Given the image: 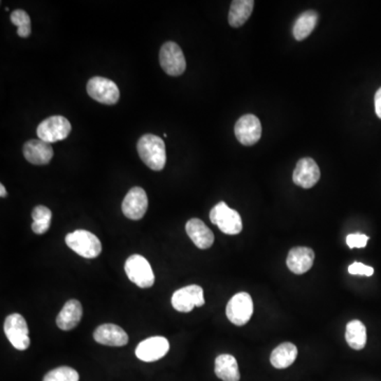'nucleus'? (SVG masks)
<instances>
[{"label": "nucleus", "instance_id": "10", "mask_svg": "<svg viewBox=\"0 0 381 381\" xmlns=\"http://www.w3.org/2000/svg\"><path fill=\"white\" fill-rule=\"evenodd\" d=\"M173 308L180 312H189L194 308H201L205 305L203 289L199 285H189L180 288L173 294Z\"/></svg>", "mask_w": 381, "mask_h": 381}, {"label": "nucleus", "instance_id": "24", "mask_svg": "<svg viewBox=\"0 0 381 381\" xmlns=\"http://www.w3.org/2000/svg\"><path fill=\"white\" fill-rule=\"evenodd\" d=\"M345 339L347 345L356 351L364 349L366 345V329L359 320H353L347 323Z\"/></svg>", "mask_w": 381, "mask_h": 381}, {"label": "nucleus", "instance_id": "11", "mask_svg": "<svg viewBox=\"0 0 381 381\" xmlns=\"http://www.w3.org/2000/svg\"><path fill=\"white\" fill-rule=\"evenodd\" d=\"M168 350H170L168 340L166 338L156 336L140 342L136 349V356L141 361L154 362L164 358L168 354Z\"/></svg>", "mask_w": 381, "mask_h": 381}, {"label": "nucleus", "instance_id": "18", "mask_svg": "<svg viewBox=\"0 0 381 381\" xmlns=\"http://www.w3.org/2000/svg\"><path fill=\"white\" fill-rule=\"evenodd\" d=\"M185 231L189 238L199 249H208L213 245L214 234L211 229L199 218H192L185 224Z\"/></svg>", "mask_w": 381, "mask_h": 381}, {"label": "nucleus", "instance_id": "3", "mask_svg": "<svg viewBox=\"0 0 381 381\" xmlns=\"http://www.w3.org/2000/svg\"><path fill=\"white\" fill-rule=\"evenodd\" d=\"M212 224H216L220 231L228 236H236L243 230L242 217L236 210L229 208L224 201L215 206L210 212Z\"/></svg>", "mask_w": 381, "mask_h": 381}, {"label": "nucleus", "instance_id": "16", "mask_svg": "<svg viewBox=\"0 0 381 381\" xmlns=\"http://www.w3.org/2000/svg\"><path fill=\"white\" fill-rule=\"evenodd\" d=\"M94 338L98 343L107 347H124L129 336L122 327L115 324H103L94 331Z\"/></svg>", "mask_w": 381, "mask_h": 381}, {"label": "nucleus", "instance_id": "27", "mask_svg": "<svg viewBox=\"0 0 381 381\" xmlns=\"http://www.w3.org/2000/svg\"><path fill=\"white\" fill-rule=\"evenodd\" d=\"M79 373L69 366H59L47 373L43 381H79Z\"/></svg>", "mask_w": 381, "mask_h": 381}, {"label": "nucleus", "instance_id": "8", "mask_svg": "<svg viewBox=\"0 0 381 381\" xmlns=\"http://www.w3.org/2000/svg\"><path fill=\"white\" fill-rule=\"evenodd\" d=\"M87 94L90 98L105 105H115L120 99V90L115 82L94 76L87 83Z\"/></svg>", "mask_w": 381, "mask_h": 381}, {"label": "nucleus", "instance_id": "25", "mask_svg": "<svg viewBox=\"0 0 381 381\" xmlns=\"http://www.w3.org/2000/svg\"><path fill=\"white\" fill-rule=\"evenodd\" d=\"M32 230L34 233L44 234L50 228L52 212L45 206H37L32 212Z\"/></svg>", "mask_w": 381, "mask_h": 381}, {"label": "nucleus", "instance_id": "20", "mask_svg": "<svg viewBox=\"0 0 381 381\" xmlns=\"http://www.w3.org/2000/svg\"><path fill=\"white\" fill-rule=\"evenodd\" d=\"M215 374L222 381H240L238 361L229 354H222L215 360Z\"/></svg>", "mask_w": 381, "mask_h": 381}, {"label": "nucleus", "instance_id": "14", "mask_svg": "<svg viewBox=\"0 0 381 381\" xmlns=\"http://www.w3.org/2000/svg\"><path fill=\"white\" fill-rule=\"evenodd\" d=\"M321 177L320 168L312 158H302L299 160L292 174L294 185L310 189L317 185Z\"/></svg>", "mask_w": 381, "mask_h": 381}, {"label": "nucleus", "instance_id": "15", "mask_svg": "<svg viewBox=\"0 0 381 381\" xmlns=\"http://www.w3.org/2000/svg\"><path fill=\"white\" fill-rule=\"evenodd\" d=\"M27 161L34 166H46L52 159V146L41 139H32L26 142L22 148Z\"/></svg>", "mask_w": 381, "mask_h": 381}, {"label": "nucleus", "instance_id": "17", "mask_svg": "<svg viewBox=\"0 0 381 381\" xmlns=\"http://www.w3.org/2000/svg\"><path fill=\"white\" fill-rule=\"evenodd\" d=\"M314 251L308 247H296L289 251L287 257V266L292 273L303 275L308 273L314 264Z\"/></svg>", "mask_w": 381, "mask_h": 381}, {"label": "nucleus", "instance_id": "26", "mask_svg": "<svg viewBox=\"0 0 381 381\" xmlns=\"http://www.w3.org/2000/svg\"><path fill=\"white\" fill-rule=\"evenodd\" d=\"M12 24L17 27L18 36L27 38L31 34V20L29 14L24 10H15L11 13Z\"/></svg>", "mask_w": 381, "mask_h": 381}, {"label": "nucleus", "instance_id": "22", "mask_svg": "<svg viewBox=\"0 0 381 381\" xmlns=\"http://www.w3.org/2000/svg\"><path fill=\"white\" fill-rule=\"evenodd\" d=\"M318 20V13L315 11H306L301 14L296 18L294 28H292V34H294V38L301 42V41H304L306 37L310 36L314 29L316 28Z\"/></svg>", "mask_w": 381, "mask_h": 381}, {"label": "nucleus", "instance_id": "1", "mask_svg": "<svg viewBox=\"0 0 381 381\" xmlns=\"http://www.w3.org/2000/svg\"><path fill=\"white\" fill-rule=\"evenodd\" d=\"M138 154L146 166L152 171L164 170L166 164V143L158 136L146 134L137 144Z\"/></svg>", "mask_w": 381, "mask_h": 381}, {"label": "nucleus", "instance_id": "21", "mask_svg": "<svg viewBox=\"0 0 381 381\" xmlns=\"http://www.w3.org/2000/svg\"><path fill=\"white\" fill-rule=\"evenodd\" d=\"M254 1L253 0H234L229 11V24L233 28H240L246 24L252 14Z\"/></svg>", "mask_w": 381, "mask_h": 381}, {"label": "nucleus", "instance_id": "2", "mask_svg": "<svg viewBox=\"0 0 381 381\" xmlns=\"http://www.w3.org/2000/svg\"><path fill=\"white\" fill-rule=\"evenodd\" d=\"M65 240L72 251L85 259H96L102 251L100 240L92 232L86 230H76L67 234Z\"/></svg>", "mask_w": 381, "mask_h": 381}, {"label": "nucleus", "instance_id": "28", "mask_svg": "<svg viewBox=\"0 0 381 381\" xmlns=\"http://www.w3.org/2000/svg\"><path fill=\"white\" fill-rule=\"evenodd\" d=\"M368 236H366V234L362 233H354L349 234L347 236V246L351 249L354 248H364L368 244Z\"/></svg>", "mask_w": 381, "mask_h": 381}, {"label": "nucleus", "instance_id": "23", "mask_svg": "<svg viewBox=\"0 0 381 381\" xmlns=\"http://www.w3.org/2000/svg\"><path fill=\"white\" fill-rule=\"evenodd\" d=\"M298 349L296 345L285 342L273 350L271 356V362L275 368H286L296 361Z\"/></svg>", "mask_w": 381, "mask_h": 381}, {"label": "nucleus", "instance_id": "30", "mask_svg": "<svg viewBox=\"0 0 381 381\" xmlns=\"http://www.w3.org/2000/svg\"><path fill=\"white\" fill-rule=\"evenodd\" d=\"M375 111L378 118L381 119V87L375 94Z\"/></svg>", "mask_w": 381, "mask_h": 381}, {"label": "nucleus", "instance_id": "9", "mask_svg": "<svg viewBox=\"0 0 381 381\" xmlns=\"http://www.w3.org/2000/svg\"><path fill=\"white\" fill-rule=\"evenodd\" d=\"M160 65L168 76H181L185 71L187 63L180 47L174 42H168L161 47L159 53Z\"/></svg>", "mask_w": 381, "mask_h": 381}, {"label": "nucleus", "instance_id": "4", "mask_svg": "<svg viewBox=\"0 0 381 381\" xmlns=\"http://www.w3.org/2000/svg\"><path fill=\"white\" fill-rule=\"evenodd\" d=\"M127 277L140 288H150L155 283V275L145 257L134 254L125 263Z\"/></svg>", "mask_w": 381, "mask_h": 381}, {"label": "nucleus", "instance_id": "12", "mask_svg": "<svg viewBox=\"0 0 381 381\" xmlns=\"http://www.w3.org/2000/svg\"><path fill=\"white\" fill-rule=\"evenodd\" d=\"M148 208V195L142 187H135L129 189L123 199L122 212L129 220H141L145 215Z\"/></svg>", "mask_w": 381, "mask_h": 381}, {"label": "nucleus", "instance_id": "31", "mask_svg": "<svg viewBox=\"0 0 381 381\" xmlns=\"http://www.w3.org/2000/svg\"><path fill=\"white\" fill-rule=\"evenodd\" d=\"M0 196L3 197V199L7 196V189H6L3 185H0Z\"/></svg>", "mask_w": 381, "mask_h": 381}, {"label": "nucleus", "instance_id": "7", "mask_svg": "<svg viewBox=\"0 0 381 381\" xmlns=\"http://www.w3.org/2000/svg\"><path fill=\"white\" fill-rule=\"evenodd\" d=\"M227 317L230 322L238 326L247 324L253 314V302L250 294L238 292L229 301L226 308Z\"/></svg>", "mask_w": 381, "mask_h": 381}, {"label": "nucleus", "instance_id": "19", "mask_svg": "<svg viewBox=\"0 0 381 381\" xmlns=\"http://www.w3.org/2000/svg\"><path fill=\"white\" fill-rule=\"evenodd\" d=\"M83 316V308L78 300H69L57 318V324L62 331H71L81 322Z\"/></svg>", "mask_w": 381, "mask_h": 381}, {"label": "nucleus", "instance_id": "13", "mask_svg": "<svg viewBox=\"0 0 381 381\" xmlns=\"http://www.w3.org/2000/svg\"><path fill=\"white\" fill-rule=\"evenodd\" d=\"M234 133L243 145H254L261 137V122L254 115H245L236 122Z\"/></svg>", "mask_w": 381, "mask_h": 381}, {"label": "nucleus", "instance_id": "6", "mask_svg": "<svg viewBox=\"0 0 381 381\" xmlns=\"http://www.w3.org/2000/svg\"><path fill=\"white\" fill-rule=\"evenodd\" d=\"M70 133L71 124L63 116H52L46 119L37 127L36 131L38 139L50 144L65 140Z\"/></svg>", "mask_w": 381, "mask_h": 381}, {"label": "nucleus", "instance_id": "5", "mask_svg": "<svg viewBox=\"0 0 381 381\" xmlns=\"http://www.w3.org/2000/svg\"><path fill=\"white\" fill-rule=\"evenodd\" d=\"M3 329L10 343L18 351H24L30 347L28 324L22 315L12 314L8 316Z\"/></svg>", "mask_w": 381, "mask_h": 381}, {"label": "nucleus", "instance_id": "29", "mask_svg": "<svg viewBox=\"0 0 381 381\" xmlns=\"http://www.w3.org/2000/svg\"><path fill=\"white\" fill-rule=\"evenodd\" d=\"M349 273L353 275H366V277H371L374 273V269L370 266L364 265L362 263L352 264L349 267Z\"/></svg>", "mask_w": 381, "mask_h": 381}]
</instances>
